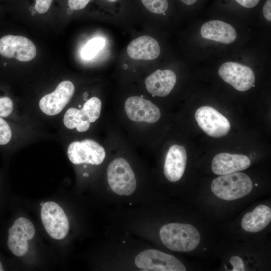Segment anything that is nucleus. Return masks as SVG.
Masks as SVG:
<instances>
[{
	"label": "nucleus",
	"instance_id": "nucleus-16",
	"mask_svg": "<svg viewBox=\"0 0 271 271\" xmlns=\"http://www.w3.org/2000/svg\"><path fill=\"white\" fill-rule=\"evenodd\" d=\"M177 77L171 70H157L150 75L145 80L146 88L153 96L164 97L174 88Z\"/></svg>",
	"mask_w": 271,
	"mask_h": 271
},
{
	"label": "nucleus",
	"instance_id": "nucleus-32",
	"mask_svg": "<svg viewBox=\"0 0 271 271\" xmlns=\"http://www.w3.org/2000/svg\"><path fill=\"white\" fill-rule=\"evenodd\" d=\"M79 107H81V105H79Z\"/></svg>",
	"mask_w": 271,
	"mask_h": 271
},
{
	"label": "nucleus",
	"instance_id": "nucleus-7",
	"mask_svg": "<svg viewBox=\"0 0 271 271\" xmlns=\"http://www.w3.org/2000/svg\"><path fill=\"white\" fill-rule=\"evenodd\" d=\"M67 154L69 160L75 165H99L105 157L104 148L95 141L89 139L71 143L68 146Z\"/></svg>",
	"mask_w": 271,
	"mask_h": 271
},
{
	"label": "nucleus",
	"instance_id": "nucleus-1",
	"mask_svg": "<svg viewBox=\"0 0 271 271\" xmlns=\"http://www.w3.org/2000/svg\"><path fill=\"white\" fill-rule=\"evenodd\" d=\"M162 243L169 249L175 251L189 252L195 249L200 242L197 229L188 224L171 223L162 226L160 230Z\"/></svg>",
	"mask_w": 271,
	"mask_h": 271
},
{
	"label": "nucleus",
	"instance_id": "nucleus-31",
	"mask_svg": "<svg viewBox=\"0 0 271 271\" xmlns=\"http://www.w3.org/2000/svg\"><path fill=\"white\" fill-rule=\"evenodd\" d=\"M84 167H86L87 166H86V165H84Z\"/></svg>",
	"mask_w": 271,
	"mask_h": 271
},
{
	"label": "nucleus",
	"instance_id": "nucleus-8",
	"mask_svg": "<svg viewBox=\"0 0 271 271\" xmlns=\"http://www.w3.org/2000/svg\"><path fill=\"white\" fill-rule=\"evenodd\" d=\"M195 119L200 127L209 136L220 138L230 130L229 120L212 107L204 106L195 112Z\"/></svg>",
	"mask_w": 271,
	"mask_h": 271
},
{
	"label": "nucleus",
	"instance_id": "nucleus-13",
	"mask_svg": "<svg viewBox=\"0 0 271 271\" xmlns=\"http://www.w3.org/2000/svg\"><path fill=\"white\" fill-rule=\"evenodd\" d=\"M127 117L136 122L155 123L161 117V111L158 106L151 101L139 96L128 98L124 104Z\"/></svg>",
	"mask_w": 271,
	"mask_h": 271
},
{
	"label": "nucleus",
	"instance_id": "nucleus-10",
	"mask_svg": "<svg viewBox=\"0 0 271 271\" xmlns=\"http://www.w3.org/2000/svg\"><path fill=\"white\" fill-rule=\"evenodd\" d=\"M35 230L32 222L25 217H19L9 230L8 246L16 256L24 255L29 249L28 241L35 236Z\"/></svg>",
	"mask_w": 271,
	"mask_h": 271
},
{
	"label": "nucleus",
	"instance_id": "nucleus-27",
	"mask_svg": "<svg viewBox=\"0 0 271 271\" xmlns=\"http://www.w3.org/2000/svg\"><path fill=\"white\" fill-rule=\"evenodd\" d=\"M199 0H180L184 5L191 6L196 4Z\"/></svg>",
	"mask_w": 271,
	"mask_h": 271
},
{
	"label": "nucleus",
	"instance_id": "nucleus-4",
	"mask_svg": "<svg viewBox=\"0 0 271 271\" xmlns=\"http://www.w3.org/2000/svg\"><path fill=\"white\" fill-rule=\"evenodd\" d=\"M136 266L147 271H185L183 263L174 256L154 249L140 252L134 259Z\"/></svg>",
	"mask_w": 271,
	"mask_h": 271
},
{
	"label": "nucleus",
	"instance_id": "nucleus-19",
	"mask_svg": "<svg viewBox=\"0 0 271 271\" xmlns=\"http://www.w3.org/2000/svg\"><path fill=\"white\" fill-rule=\"evenodd\" d=\"M271 220V209L265 205H259L242 218L241 225L243 229L250 232H257L264 228Z\"/></svg>",
	"mask_w": 271,
	"mask_h": 271
},
{
	"label": "nucleus",
	"instance_id": "nucleus-2",
	"mask_svg": "<svg viewBox=\"0 0 271 271\" xmlns=\"http://www.w3.org/2000/svg\"><path fill=\"white\" fill-rule=\"evenodd\" d=\"M253 184L247 175L240 172L221 175L214 179L211 190L217 197L227 201L242 198L250 192Z\"/></svg>",
	"mask_w": 271,
	"mask_h": 271
},
{
	"label": "nucleus",
	"instance_id": "nucleus-6",
	"mask_svg": "<svg viewBox=\"0 0 271 271\" xmlns=\"http://www.w3.org/2000/svg\"><path fill=\"white\" fill-rule=\"evenodd\" d=\"M41 217L44 227L52 238H64L69 229V223L62 208L56 203L48 201L44 203L41 210Z\"/></svg>",
	"mask_w": 271,
	"mask_h": 271
},
{
	"label": "nucleus",
	"instance_id": "nucleus-18",
	"mask_svg": "<svg viewBox=\"0 0 271 271\" xmlns=\"http://www.w3.org/2000/svg\"><path fill=\"white\" fill-rule=\"evenodd\" d=\"M160 47L158 41L149 36H142L132 40L127 47L128 55L137 60H152L159 56Z\"/></svg>",
	"mask_w": 271,
	"mask_h": 271
},
{
	"label": "nucleus",
	"instance_id": "nucleus-3",
	"mask_svg": "<svg viewBox=\"0 0 271 271\" xmlns=\"http://www.w3.org/2000/svg\"><path fill=\"white\" fill-rule=\"evenodd\" d=\"M107 178L111 190L118 195L129 196L136 190L134 174L128 163L123 158H116L109 164Z\"/></svg>",
	"mask_w": 271,
	"mask_h": 271
},
{
	"label": "nucleus",
	"instance_id": "nucleus-9",
	"mask_svg": "<svg viewBox=\"0 0 271 271\" xmlns=\"http://www.w3.org/2000/svg\"><path fill=\"white\" fill-rule=\"evenodd\" d=\"M36 53L35 45L26 37L7 35L0 39V54L5 57L27 62L34 58Z\"/></svg>",
	"mask_w": 271,
	"mask_h": 271
},
{
	"label": "nucleus",
	"instance_id": "nucleus-25",
	"mask_svg": "<svg viewBox=\"0 0 271 271\" xmlns=\"http://www.w3.org/2000/svg\"><path fill=\"white\" fill-rule=\"evenodd\" d=\"M240 6L246 9H252L259 4L260 0H234Z\"/></svg>",
	"mask_w": 271,
	"mask_h": 271
},
{
	"label": "nucleus",
	"instance_id": "nucleus-14",
	"mask_svg": "<svg viewBox=\"0 0 271 271\" xmlns=\"http://www.w3.org/2000/svg\"><path fill=\"white\" fill-rule=\"evenodd\" d=\"M250 165V161L245 155L221 153L213 159L211 168L215 174L221 176L245 170Z\"/></svg>",
	"mask_w": 271,
	"mask_h": 271
},
{
	"label": "nucleus",
	"instance_id": "nucleus-30",
	"mask_svg": "<svg viewBox=\"0 0 271 271\" xmlns=\"http://www.w3.org/2000/svg\"><path fill=\"white\" fill-rule=\"evenodd\" d=\"M43 203H44L43 202H42V203H41V205L42 206V205L43 204Z\"/></svg>",
	"mask_w": 271,
	"mask_h": 271
},
{
	"label": "nucleus",
	"instance_id": "nucleus-11",
	"mask_svg": "<svg viewBox=\"0 0 271 271\" xmlns=\"http://www.w3.org/2000/svg\"><path fill=\"white\" fill-rule=\"evenodd\" d=\"M218 74L225 82L240 91L249 90L255 82L253 70L238 63L227 62L222 64L219 68Z\"/></svg>",
	"mask_w": 271,
	"mask_h": 271
},
{
	"label": "nucleus",
	"instance_id": "nucleus-5",
	"mask_svg": "<svg viewBox=\"0 0 271 271\" xmlns=\"http://www.w3.org/2000/svg\"><path fill=\"white\" fill-rule=\"evenodd\" d=\"M101 109L100 99L92 97L85 102L81 109L69 108L64 116V124L69 129L75 128L79 132L86 131L89 128L90 123L99 118Z\"/></svg>",
	"mask_w": 271,
	"mask_h": 271
},
{
	"label": "nucleus",
	"instance_id": "nucleus-24",
	"mask_svg": "<svg viewBox=\"0 0 271 271\" xmlns=\"http://www.w3.org/2000/svg\"><path fill=\"white\" fill-rule=\"evenodd\" d=\"M230 263L233 266V271H244V265L242 259L238 256H234L230 258Z\"/></svg>",
	"mask_w": 271,
	"mask_h": 271
},
{
	"label": "nucleus",
	"instance_id": "nucleus-15",
	"mask_svg": "<svg viewBox=\"0 0 271 271\" xmlns=\"http://www.w3.org/2000/svg\"><path fill=\"white\" fill-rule=\"evenodd\" d=\"M187 163V153L185 148L174 145L169 148L164 166V173L170 182L179 181L184 174Z\"/></svg>",
	"mask_w": 271,
	"mask_h": 271
},
{
	"label": "nucleus",
	"instance_id": "nucleus-20",
	"mask_svg": "<svg viewBox=\"0 0 271 271\" xmlns=\"http://www.w3.org/2000/svg\"><path fill=\"white\" fill-rule=\"evenodd\" d=\"M105 40L101 37H95L90 39L84 46L81 51V57L90 60L94 57L103 48Z\"/></svg>",
	"mask_w": 271,
	"mask_h": 271
},
{
	"label": "nucleus",
	"instance_id": "nucleus-26",
	"mask_svg": "<svg viewBox=\"0 0 271 271\" xmlns=\"http://www.w3.org/2000/svg\"><path fill=\"white\" fill-rule=\"evenodd\" d=\"M271 0H266L263 8L262 13L265 19L268 21H271Z\"/></svg>",
	"mask_w": 271,
	"mask_h": 271
},
{
	"label": "nucleus",
	"instance_id": "nucleus-22",
	"mask_svg": "<svg viewBox=\"0 0 271 271\" xmlns=\"http://www.w3.org/2000/svg\"><path fill=\"white\" fill-rule=\"evenodd\" d=\"M13 102L12 99L7 96L0 97V116L7 117L12 112Z\"/></svg>",
	"mask_w": 271,
	"mask_h": 271
},
{
	"label": "nucleus",
	"instance_id": "nucleus-23",
	"mask_svg": "<svg viewBox=\"0 0 271 271\" xmlns=\"http://www.w3.org/2000/svg\"><path fill=\"white\" fill-rule=\"evenodd\" d=\"M92 0H66V4L70 11H77L83 10Z\"/></svg>",
	"mask_w": 271,
	"mask_h": 271
},
{
	"label": "nucleus",
	"instance_id": "nucleus-29",
	"mask_svg": "<svg viewBox=\"0 0 271 271\" xmlns=\"http://www.w3.org/2000/svg\"><path fill=\"white\" fill-rule=\"evenodd\" d=\"M84 176H88V174H84Z\"/></svg>",
	"mask_w": 271,
	"mask_h": 271
},
{
	"label": "nucleus",
	"instance_id": "nucleus-17",
	"mask_svg": "<svg viewBox=\"0 0 271 271\" xmlns=\"http://www.w3.org/2000/svg\"><path fill=\"white\" fill-rule=\"evenodd\" d=\"M203 38L224 44L233 43L237 38L235 29L222 21L212 20L205 23L200 29Z\"/></svg>",
	"mask_w": 271,
	"mask_h": 271
},
{
	"label": "nucleus",
	"instance_id": "nucleus-12",
	"mask_svg": "<svg viewBox=\"0 0 271 271\" xmlns=\"http://www.w3.org/2000/svg\"><path fill=\"white\" fill-rule=\"evenodd\" d=\"M74 91L75 87L71 81H62L53 92L45 95L40 99L39 107L47 115L58 114L69 102Z\"/></svg>",
	"mask_w": 271,
	"mask_h": 271
},
{
	"label": "nucleus",
	"instance_id": "nucleus-21",
	"mask_svg": "<svg viewBox=\"0 0 271 271\" xmlns=\"http://www.w3.org/2000/svg\"><path fill=\"white\" fill-rule=\"evenodd\" d=\"M12 138L11 129L8 123L0 117V145L8 144Z\"/></svg>",
	"mask_w": 271,
	"mask_h": 271
},
{
	"label": "nucleus",
	"instance_id": "nucleus-28",
	"mask_svg": "<svg viewBox=\"0 0 271 271\" xmlns=\"http://www.w3.org/2000/svg\"><path fill=\"white\" fill-rule=\"evenodd\" d=\"M4 270V269L3 266L2 265V264L0 261V271H3Z\"/></svg>",
	"mask_w": 271,
	"mask_h": 271
}]
</instances>
